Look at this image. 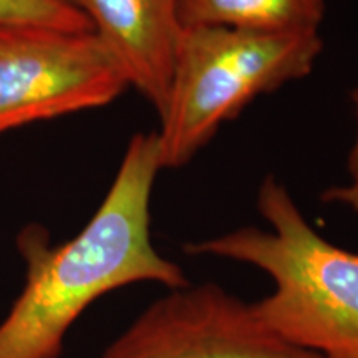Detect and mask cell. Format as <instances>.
<instances>
[{"label": "cell", "instance_id": "cell-7", "mask_svg": "<svg viewBox=\"0 0 358 358\" xmlns=\"http://www.w3.org/2000/svg\"><path fill=\"white\" fill-rule=\"evenodd\" d=\"M325 0H178L182 27L262 34L320 32Z\"/></svg>", "mask_w": 358, "mask_h": 358}, {"label": "cell", "instance_id": "cell-9", "mask_svg": "<svg viewBox=\"0 0 358 358\" xmlns=\"http://www.w3.org/2000/svg\"><path fill=\"white\" fill-rule=\"evenodd\" d=\"M352 103L355 106V116H357V136L355 143H353L350 155H348V164L347 173L348 179L343 185L334 186L327 189L322 194V199L329 204H338L343 208L350 209L358 216V87L352 92Z\"/></svg>", "mask_w": 358, "mask_h": 358}, {"label": "cell", "instance_id": "cell-5", "mask_svg": "<svg viewBox=\"0 0 358 358\" xmlns=\"http://www.w3.org/2000/svg\"><path fill=\"white\" fill-rule=\"evenodd\" d=\"M100 358H322L285 342L254 306L221 285L171 289L148 306Z\"/></svg>", "mask_w": 358, "mask_h": 358}, {"label": "cell", "instance_id": "cell-4", "mask_svg": "<svg viewBox=\"0 0 358 358\" xmlns=\"http://www.w3.org/2000/svg\"><path fill=\"white\" fill-rule=\"evenodd\" d=\"M129 88L93 32L0 29V134L100 108Z\"/></svg>", "mask_w": 358, "mask_h": 358}, {"label": "cell", "instance_id": "cell-2", "mask_svg": "<svg viewBox=\"0 0 358 358\" xmlns=\"http://www.w3.org/2000/svg\"><path fill=\"white\" fill-rule=\"evenodd\" d=\"M257 209L268 229L241 227L185 252L261 268L274 280L272 294L252 302L266 327L322 358H358V254L313 229L274 176L259 187Z\"/></svg>", "mask_w": 358, "mask_h": 358}, {"label": "cell", "instance_id": "cell-6", "mask_svg": "<svg viewBox=\"0 0 358 358\" xmlns=\"http://www.w3.org/2000/svg\"><path fill=\"white\" fill-rule=\"evenodd\" d=\"M93 25L128 87L158 115L166 105L182 25L178 0H65Z\"/></svg>", "mask_w": 358, "mask_h": 358}, {"label": "cell", "instance_id": "cell-8", "mask_svg": "<svg viewBox=\"0 0 358 358\" xmlns=\"http://www.w3.org/2000/svg\"><path fill=\"white\" fill-rule=\"evenodd\" d=\"M13 27L93 32L87 17L65 0H0V29Z\"/></svg>", "mask_w": 358, "mask_h": 358}, {"label": "cell", "instance_id": "cell-3", "mask_svg": "<svg viewBox=\"0 0 358 358\" xmlns=\"http://www.w3.org/2000/svg\"><path fill=\"white\" fill-rule=\"evenodd\" d=\"M322 50L320 32L182 27L156 131L161 169L182 168L250 101L307 77Z\"/></svg>", "mask_w": 358, "mask_h": 358}, {"label": "cell", "instance_id": "cell-1", "mask_svg": "<svg viewBox=\"0 0 358 358\" xmlns=\"http://www.w3.org/2000/svg\"><path fill=\"white\" fill-rule=\"evenodd\" d=\"M159 171L156 131L134 134L113 185L77 236L52 245L43 227L20 232L25 284L0 322V358H60L71 325L113 290L138 282L168 290L191 284L151 239V192Z\"/></svg>", "mask_w": 358, "mask_h": 358}]
</instances>
